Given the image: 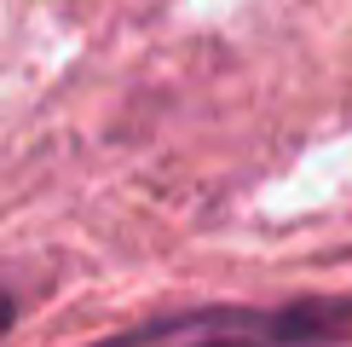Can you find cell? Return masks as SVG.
Listing matches in <instances>:
<instances>
[{"instance_id":"cell-1","label":"cell","mask_w":352,"mask_h":347,"mask_svg":"<svg viewBox=\"0 0 352 347\" xmlns=\"http://www.w3.org/2000/svg\"><path fill=\"white\" fill-rule=\"evenodd\" d=\"M352 336V301H289V307H208L122 330L98 347H329Z\"/></svg>"}]
</instances>
